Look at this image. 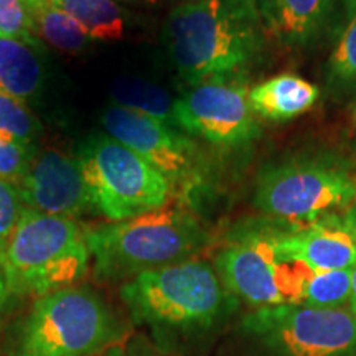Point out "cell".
<instances>
[{
    "mask_svg": "<svg viewBox=\"0 0 356 356\" xmlns=\"http://www.w3.org/2000/svg\"><path fill=\"white\" fill-rule=\"evenodd\" d=\"M162 37L177 73L190 86L244 79L267 50L257 0H186L167 15Z\"/></svg>",
    "mask_w": 356,
    "mask_h": 356,
    "instance_id": "cell-1",
    "label": "cell"
},
{
    "mask_svg": "<svg viewBox=\"0 0 356 356\" xmlns=\"http://www.w3.org/2000/svg\"><path fill=\"white\" fill-rule=\"evenodd\" d=\"M121 299L134 322L157 337H202L238 309L215 266L186 259L144 270L121 286Z\"/></svg>",
    "mask_w": 356,
    "mask_h": 356,
    "instance_id": "cell-2",
    "label": "cell"
},
{
    "mask_svg": "<svg viewBox=\"0 0 356 356\" xmlns=\"http://www.w3.org/2000/svg\"><path fill=\"white\" fill-rule=\"evenodd\" d=\"M84 238L101 280H129L144 270L193 259L210 243L190 211L167 204L131 220L84 228Z\"/></svg>",
    "mask_w": 356,
    "mask_h": 356,
    "instance_id": "cell-3",
    "label": "cell"
},
{
    "mask_svg": "<svg viewBox=\"0 0 356 356\" xmlns=\"http://www.w3.org/2000/svg\"><path fill=\"white\" fill-rule=\"evenodd\" d=\"M126 340V328L95 291L70 286L38 297L13 327L10 356H96Z\"/></svg>",
    "mask_w": 356,
    "mask_h": 356,
    "instance_id": "cell-4",
    "label": "cell"
},
{
    "mask_svg": "<svg viewBox=\"0 0 356 356\" xmlns=\"http://www.w3.org/2000/svg\"><path fill=\"white\" fill-rule=\"evenodd\" d=\"M0 262L10 293L42 297L76 286L88 273L91 254L76 221L24 208Z\"/></svg>",
    "mask_w": 356,
    "mask_h": 356,
    "instance_id": "cell-5",
    "label": "cell"
},
{
    "mask_svg": "<svg viewBox=\"0 0 356 356\" xmlns=\"http://www.w3.org/2000/svg\"><path fill=\"white\" fill-rule=\"evenodd\" d=\"M355 200V167L332 154L279 160L262 167L256 178L257 210L289 225H309L346 210Z\"/></svg>",
    "mask_w": 356,
    "mask_h": 356,
    "instance_id": "cell-6",
    "label": "cell"
},
{
    "mask_svg": "<svg viewBox=\"0 0 356 356\" xmlns=\"http://www.w3.org/2000/svg\"><path fill=\"white\" fill-rule=\"evenodd\" d=\"M282 221L238 226L215 257V269L222 286L248 305L274 307L300 304L309 267L287 259L275 243Z\"/></svg>",
    "mask_w": 356,
    "mask_h": 356,
    "instance_id": "cell-7",
    "label": "cell"
},
{
    "mask_svg": "<svg viewBox=\"0 0 356 356\" xmlns=\"http://www.w3.org/2000/svg\"><path fill=\"white\" fill-rule=\"evenodd\" d=\"M76 159L92 204L111 221L131 220L168 203L170 181L113 137H92Z\"/></svg>",
    "mask_w": 356,
    "mask_h": 356,
    "instance_id": "cell-8",
    "label": "cell"
},
{
    "mask_svg": "<svg viewBox=\"0 0 356 356\" xmlns=\"http://www.w3.org/2000/svg\"><path fill=\"white\" fill-rule=\"evenodd\" d=\"M241 330L269 356H356V315L304 304L261 307Z\"/></svg>",
    "mask_w": 356,
    "mask_h": 356,
    "instance_id": "cell-9",
    "label": "cell"
},
{
    "mask_svg": "<svg viewBox=\"0 0 356 356\" xmlns=\"http://www.w3.org/2000/svg\"><path fill=\"white\" fill-rule=\"evenodd\" d=\"M173 124L222 149H239L259 137L244 79H220L191 86L175 99Z\"/></svg>",
    "mask_w": 356,
    "mask_h": 356,
    "instance_id": "cell-10",
    "label": "cell"
},
{
    "mask_svg": "<svg viewBox=\"0 0 356 356\" xmlns=\"http://www.w3.org/2000/svg\"><path fill=\"white\" fill-rule=\"evenodd\" d=\"M101 124L109 137L145 159L170 185L185 186L198 177L197 147L170 124L115 104L102 113Z\"/></svg>",
    "mask_w": 356,
    "mask_h": 356,
    "instance_id": "cell-11",
    "label": "cell"
},
{
    "mask_svg": "<svg viewBox=\"0 0 356 356\" xmlns=\"http://www.w3.org/2000/svg\"><path fill=\"white\" fill-rule=\"evenodd\" d=\"M17 185L26 210L60 218H78L95 211L78 159L48 149L35 154Z\"/></svg>",
    "mask_w": 356,
    "mask_h": 356,
    "instance_id": "cell-12",
    "label": "cell"
},
{
    "mask_svg": "<svg viewBox=\"0 0 356 356\" xmlns=\"http://www.w3.org/2000/svg\"><path fill=\"white\" fill-rule=\"evenodd\" d=\"M275 243L287 259L300 262L314 273L356 266V238L335 213L302 226L282 222Z\"/></svg>",
    "mask_w": 356,
    "mask_h": 356,
    "instance_id": "cell-13",
    "label": "cell"
},
{
    "mask_svg": "<svg viewBox=\"0 0 356 356\" xmlns=\"http://www.w3.org/2000/svg\"><path fill=\"white\" fill-rule=\"evenodd\" d=\"M267 29L289 48L320 43L343 13V0H266L261 8Z\"/></svg>",
    "mask_w": 356,
    "mask_h": 356,
    "instance_id": "cell-14",
    "label": "cell"
},
{
    "mask_svg": "<svg viewBox=\"0 0 356 356\" xmlns=\"http://www.w3.org/2000/svg\"><path fill=\"white\" fill-rule=\"evenodd\" d=\"M320 89L314 83L284 73L249 88V102L256 115L273 122L299 118L315 106Z\"/></svg>",
    "mask_w": 356,
    "mask_h": 356,
    "instance_id": "cell-15",
    "label": "cell"
},
{
    "mask_svg": "<svg viewBox=\"0 0 356 356\" xmlns=\"http://www.w3.org/2000/svg\"><path fill=\"white\" fill-rule=\"evenodd\" d=\"M38 48L20 40L0 37V92L22 102L38 95L44 66Z\"/></svg>",
    "mask_w": 356,
    "mask_h": 356,
    "instance_id": "cell-16",
    "label": "cell"
},
{
    "mask_svg": "<svg viewBox=\"0 0 356 356\" xmlns=\"http://www.w3.org/2000/svg\"><path fill=\"white\" fill-rule=\"evenodd\" d=\"M325 89L335 102L356 97V0H343L340 32L325 71Z\"/></svg>",
    "mask_w": 356,
    "mask_h": 356,
    "instance_id": "cell-17",
    "label": "cell"
},
{
    "mask_svg": "<svg viewBox=\"0 0 356 356\" xmlns=\"http://www.w3.org/2000/svg\"><path fill=\"white\" fill-rule=\"evenodd\" d=\"M26 6L37 38H42L56 50L73 55L84 50L89 42L88 33L68 12L43 0H26Z\"/></svg>",
    "mask_w": 356,
    "mask_h": 356,
    "instance_id": "cell-18",
    "label": "cell"
},
{
    "mask_svg": "<svg viewBox=\"0 0 356 356\" xmlns=\"http://www.w3.org/2000/svg\"><path fill=\"white\" fill-rule=\"evenodd\" d=\"M115 106L173 124V97L159 84L136 76L118 78L109 89ZM175 126V124H173Z\"/></svg>",
    "mask_w": 356,
    "mask_h": 356,
    "instance_id": "cell-19",
    "label": "cell"
},
{
    "mask_svg": "<svg viewBox=\"0 0 356 356\" xmlns=\"http://www.w3.org/2000/svg\"><path fill=\"white\" fill-rule=\"evenodd\" d=\"M58 7L83 26L89 40L114 42L124 37V12L114 0H60Z\"/></svg>",
    "mask_w": 356,
    "mask_h": 356,
    "instance_id": "cell-20",
    "label": "cell"
},
{
    "mask_svg": "<svg viewBox=\"0 0 356 356\" xmlns=\"http://www.w3.org/2000/svg\"><path fill=\"white\" fill-rule=\"evenodd\" d=\"M351 270H317L309 275L300 304L317 309H348L351 299Z\"/></svg>",
    "mask_w": 356,
    "mask_h": 356,
    "instance_id": "cell-21",
    "label": "cell"
},
{
    "mask_svg": "<svg viewBox=\"0 0 356 356\" xmlns=\"http://www.w3.org/2000/svg\"><path fill=\"white\" fill-rule=\"evenodd\" d=\"M40 131L42 124L25 102L0 92V137L32 145Z\"/></svg>",
    "mask_w": 356,
    "mask_h": 356,
    "instance_id": "cell-22",
    "label": "cell"
},
{
    "mask_svg": "<svg viewBox=\"0 0 356 356\" xmlns=\"http://www.w3.org/2000/svg\"><path fill=\"white\" fill-rule=\"evenodd\" d=\"M0 37L40 47L26 0H0Z\"/></svg>",
    "mask_w": 356,
    "mask_h": 356,
    "instance_id": "cell-23",
    "label": "cell"
},
{
    "mask_svg": "<svg viewBox=\"0 0 356 356\" xmlns=\"http://www.w3.org/2000/svg\"><path fill=\"white\" fill-rule=\"evenodd\" d=\"M35 157L32 145L0 137V178L19 184Z\"/></svg>",
    "mask_w": 356,
    "mask_h": 356,
    "instance_id": "cell-24",
    "label": "cell"
},
{
    "mask_svg": "<svg viewBox=\"0 0 356 356\" xmlns=\"http://www.w3.org/2000/svg\"><path fill=\"white\" fill-rule=\"evenodd\" d=\"M22 210H24V204H22L17 185L0 178V252L6 246L7 239L10 238Z\"/></svg>",
    "mask_w": 356,
    "mask_h": 356,
    "instance_id": "cell-25",
    "label": "cell"
},
{
    "mask_svg": "<svg viewBox=\"0 0 356 356\" xmlns=\"http://www.w3.org/2000/svg\"><path fill=\"white\" fill-rule=\"evenodd\" d=\"M106 356H170L163 351L155 348L149 341L144 340L142 337L127 338V340L121 341V343L114 345L104 353Z\"/></svg>",
    "mask_w": 356,
    "mask_h": 356,
    "instance_id": "cell-26",
    "label": "cell"
},
{
    "mask_svg": "<svg viewBox=\"0 0 356 356\" xmlns=\"http://www.w3.org/2000/svg\"><path fill=\"white\" fill-rule=\"evenodd\" d=\"M341 221H343L345 228L356 238V200L346 208L343 215H341Z\"/></svg>",
    "mask_w": 356,
    "mask_h": 356,
    "instance_id": "cell-27",
    "label": "cell"
},
{
    "mask_svg": "<svg viewBox=\"0 0 356 356\" xmlns=\"http://www.w3.org/2000/svg\"><path fill=\"white\" fill-rule=\"evenodd\" d=\"M8 296H10V291H8L6 274H3L2 262H0V312H2L3 305H6V302H7V299H8Z\"/></svg>",
    "mask_w": 356,
    "mask_h": 356,
    "instance_id": "cell-28",
    "label": "cell"
},
{
    "mask_svg": "<svg viewBox=\"0 0 356 356\" xmlns=\"http://www.w3.org/2000/svg\"><path fill=\"white\" fill-rule=\"evenodd\" d=\"M348 310L353 312L356 315V266L353 267V270H351V299Z\"/></svg>",
    "mask_w": 356,
    "mask_h": 356,
    "instance_id": "cell-29",
    "label": "cell"
},
{
    "mask_svg": "<svg viewBox=\"0 0 356 356\" xmlns=\"http://www.w3.org/2000/svg\"><path fill=\"white\" fill-rule=\"evenodd\" d=\"M142 2H149V3H162V2H173V0H142Z\"/></svg>",
    "mask_w": 356,
    "mask_h": 356,
    "instance_id": "cell-30",
    "label": "cell"
},
{
    "mask_svg": "<svg viewBox=\"0 0 356 356\" xmlns=\"http://www.w3.org/2000/svg\"><path fill=\"white\" fill-rule=\"evenodd\" d=\"M43 2H47V3H55V6H58V2H60V0H43Z\"/></svg>",
    "mask_w": 356,
    "mask_h": 356,
    "instance_id": "cell-31",
    "label": "cell"
},
{
    "mask_svg": "<svg viewBox=\"0 0 356 356\" xmlns=\"http://www.w3.org/2000/svg\"><path fill=\"white\" fill-rule=\"evenodd\" d=\"M355 119H356V113H355Z\"/></svg>",
    "mask_w": 356,
    "mask_h": 356,
    "instance_id": "cell-32",
    "label": "cell"
}]
</instances>
